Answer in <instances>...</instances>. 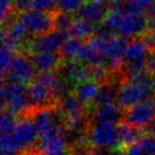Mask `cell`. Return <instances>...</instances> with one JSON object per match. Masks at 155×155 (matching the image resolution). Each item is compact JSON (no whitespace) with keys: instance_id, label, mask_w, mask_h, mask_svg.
<instances>
[{"instance_id":"cell-44","label":"cell","mask_w":155,"mask_h":155,"mask_svg":"<svg viewBox=\"0 0 155 155\" xmlns=\"http://www.w3.org/2000/svg\"><path fill=\"white\" fill-rule=\"evenodd\" d=\"M86 1H92V0H86Z\"/></svg>"},{"instance_id":"cell-15","label":"cell","mask_w":155,"mask_h":155,"mask_svg":"<svg viewBox=\"0 0 155 155\" xmlns=\"http://www.w3.org/2000/svg\"><path fill=\"white\" fill-rule=\"evenodd\" d=\"M27 96L31 105L36 109L47 108L56 99V95L52 93V91L43 82H41L39 78L28 84Z\"/></svg>"},{"instance_id":"cell-18","label":"cell","mask_w":155,"mask_h":155,"mask_svg":"<svg viewBox=\"0 0 155 155\" xmlns=\"http://www.w3.org/2000/svg\"><path fill=\"white\" fill-rule=\"evenodd\" d=\"M33 120L38 127L39 134H41L45 130L50 129L53 126L58 125L59 120H60V114L57 110L52 109L51 107L40 108L35 111Z\"/></svg>"},{"instance_id":"cell-42","label":"cell","mask_w":155,"mask_h":155,"mask_svg":"<svg viewBox=\"0 0 155 155\" xmlns=\"http://www.w3.org/2000/svg\"><path fill=\"white\" fill-rule=\"evenodd\" d=\"M153 86H154V90H155V74L153 75Z\"/></svg>"},{"instance_id":"cell-10","label":"cell","mask_w":155,"mask_h":155,"mask_svg":"<svg viewBox=\"0 0 155 155\" xmlns=\"http://www.w3.org/2000/svg\"><path fill=\"white\" fill-rule=\"evenodd\" d=\"M35 73H36V68L32 58H28L23 53H18L14 57L6 76L8 77V79L26 84V83L33 82Z\"/></svg>"},{"instance_id":"cell-21","label":"cell","mask_w":155,"mask_h":155,"mask_svg":"<svg viewBox=\"0 0 155 155\" xmlns=\"http://www.w3.org/2000/svg\"><path fill=\"white\" fill-rule=\"evenodd\" d=\"M99 83L96 82V79H87L85 82L78 84L75 90V94L78 96V99L82 100L84 103H91L94 102L96 95L100 91Z\"/></svg>"},{"instance_id":"cell-9","label":"cell","mask_w":155,"mask_h":155,"mask_svg":"<svg viewBox=\"0 0 155 155\" xmlns=\"http://www.w3.org/2000/svg\"><path fill=\"white\" fill-rule=\"evenodd\" d=\"M69 36L68 32L53 30L45 34L36 35L30 41L28 49L33 53L38 52H58Z\"/></svg>"},{"instance_id":"cell-26","label":"cell","mask_w":155,"mask_h":155,"mask_svg":"<svg viewBox=\"0 0 155 155\" xmlns=\"http://www.w3.org/2000/svg\"><path fill=\"white\" fill-rule=\"evenodd\" d=\"M117 97V93L114 88L109 85V84H104L101 85L100 91L94 100V103L96 107H101V105H107V104L113 103L114 99Z\"/></svg>"},{"instance_id":"cell-39","label":"cell","mask_w":155,"mask_h":155,"mask_svg":"<svg viewBox=\"0 0 155 155\" xmlns=\"http://www.w3.org/2000/svg\"><path fill=\"white\" fill-rule=\"evenodd\" d=\"M147 41H148V43L151 45L152 48H155V30H153L150 33V35L147 36Z\"/></svg>"},{"instance_id":"cell-27","label":"cell","mask_w":155,"mask_h":155,"mask_svg":"<svg viewBox=\"0 0 155 155\" xmlns=\"http://www.w3.org/2000/svg\"><path fill=\"white\" fill-rule=\"evenodd\" d=\"M17 122L18 120L16 119V114H14V113L9 111H6V110H2L1 118H0L1 135H10V134H13Z\"/></svg>"},{"instance_id":"cell-25","label":"cell","mask_w":155,"mask_h":155,"mask_svg":"<svg viewBox=\"0 0 155 155\" xmlns=\"http://www.w3.org/2000/svg\"><path fill=\"white\" fill-rule=\"evenodd\" d=\"M85 41L76 38H68L65 41V43L62 44L60 50V54L64 58H67L69 60H73V59H77L79 52L82 50L83 44Z\"/></svg>"},{"instance_id":"cell-40","label":"cell","mask_w":155,"mask_h":155,"mask_svg":"<svg viewBox=\"0 0 155 155\" xmlns=\"http://www.w3.org/2000/svg\"><path fill=\"white\" fill-rule=\"evenodd\" d=\"M147 129H148V131H150L151 135L155 136V117H154V119L150 122V125L147 126Z\"/></svg>"},{"instance_id":"cell-35","label":"cell","mask_w":155,"mask_h":155,"mask_svg":"<svg viewBox=\"0 0 155 155\" xmlns=\"http://www.w3.org/2000/svg\"><path fill=\"white\" fill-rule=\"evenodd\" d=\"M124 155H146V154H145V152L143 151L140 145L138 143H136V144L127 146V148L124 152Z\"/></svg>"},{"instance_id":"cell-38","label":"cell","mask_w":155,"mask_h":155,"mask_svg":"<svg viewBox=\"0 0 155 155\" xmlns=\"http://www.w3.org/2000/svg\"><path fill=\"white\" fill-rule=\"evenodd\" d=\"M148 24L151 26L152 28L155 30V5L154 7L150 10V16H148Z\"/></svg>"},{"instance_id":"cell-11","label":"cell","mask_w":155,"mask_h":155,"mask_svg":"<svg viewBox=\"0 0 155 155\" xmlns=\"http://www.w3.org/2000/svg\"><path fill=\"white\" fill-rule=\"evenodd\" d=\"M39 130L34 120L27 118L18 120L13 134H10L14 143L17 145L21 152L32 146L35 140L39 138Z\"/></svg>"},{"instance_id":"cell-29","label":"cell","mask_w":155,"mask_h":155,"mask_svg":"<svg viewBox=\"0 0 155 155\" xmlns=\"http://www.w3.org/2000/svg\"><path fill=\"white\" fill-rule=\"evenodd\" d=\"M73 18L69 14L66 13H58L54 15V30L62 31V32H68L69 27L73 23Z\"/></svg>"},{"instance_id":"cell-36","label":"cell","mask_w":155,"mask_h":155,"mask_svg":"<svg viewBox=\"0 0 155 155\" xmlns=\"http://www.w3.org/2000/svg\"><path fill=\"white\" fill-rule=\"evenodd\" d=\"M146 67H147V70L154 75L155 74V52H152L151 54H150L148 59H147V62H146Z\"/></svg>"},{"instance_id":"cell-23","label":"cell","mask_w":155,"mask_h":155,"mask_svg":"<svg viewBox=\"0 0 155 155\" xmlns=\"http://www.w3.org/2000/svg\"><path fill=\"white\" fill-rule=\"evenodd\" d=\"M121 117H122V111H121L120 107L114 103L96 107L94 114H93L95 122L108 121V122H114L116 124Z\"/></svg>"},{"instance_id":"cell-30","label":"cell","mask_w":155,"mask_h":155,"mask_svg":"<svg viewBox=\"0 0 155 155\" xmlns=\"http://www.w3.org/2000/svg\"><path fill=\"white\" fill-rule=\"evenodd\" d=\"M57 2L58 0H31L30 8L45 13H52V10L57 8Z\"/></svg>"},{"instance_id":"cell-34","label":"cell","mask_w":155,"mask_h":155,"mask_svg":"<svg viewBox=\"0 0 155 155\" xmlns=\"http://www.w3.org/2000/svg\"><path fill=\"white\" fill-rule=\"evenodd\" d=\"M134 6H136L139 10L145 13V10H151L155 5V0H128Z\"/></svg>"},{"instance_id":"cell-16","label":"cell","mask_w":155,"mask_h":155,"mask_svg":"<svg viewBox=\"0 0 155 155\" xmlns=\"http://www.w3.org/2000/svg\"><path fill=\"white\" fill-rule=\"evenodd\" d=\"M109 4L107 0H92L87 1L82 6L77 13L78 17L86 19L92 24H99L104 22L109 13Z\"/></svg>"},{"instance_id":"cell-22","label":"cell","mask_w":155,"mask_h":155,"mask_svg":"<svg viewBox=\"0 0 155 155\" xmlns=\"http://www.w3.org/2000/svg\"><path fill=\"white\" fill-rule=\"evenodd\" d=\"M95 27L96 26L94 24H92L86 19H83L81 17L75 18L68 30L69 36L70 38H76V39L79 40L87 39L91 35L93 36Z\"/></svg>"},{"instance_id":"cell-12","label":"cell","mask_w":155,"mask_h":155,"mask_svg":"<svg viewBox=\"0 0 155 155\" xmlns=\"http://www.w3.org/2000/svg\"><path fill=\"white\" fill-rule=\"evenodd\" d=\"M155 117L154 103L151 101H143L139 103H136L127 108L125 112L126 122L130 125L142 128L145 126H148Z\"/></svg>"},{"instance_id":"cell-3","label":"cell","mask_w":155,"mask_h":155,"mask_svg":"<svg viewBox=\"0 0 155 155\" xmlns=\"http://www.w3.org/2000/svg\"><path fill=\"white\" fill-rule=\"evenodd\" d=\"M1 105L2 110L16 116L25 112L31 105L25 84L12 79L5 81L1 87Z\"/></svg>"},{"instance_id":"cell-7","label":"cell","mask_w":155,"mask_h":155,"mask_svg":"<svg viewBox=\"0 0 155 155\" xmlns=\"http://www.w3.org/2000/svg\"><path fill=\"white\" fill-rule=\"evenodd\" d=\"M88 139L93 146L107 150L119 143V131L114 122L99 121L91 128Z\"/></svg>"},{"instance_id":"cell-31","label":"cell","mask_w":155,"mask_h":155,"mask_svg":"<svg viewBox=\"0 0 155 155\" xmlns=\"http://www.w3.org/2000/svg\"><path fill=\"white\" fill-rule=\"evenodd\" d=\"M14 57V51L10 50L6 47H1V57H0V65H1V75H2V78H5L6 74L8 71L9 67H10V64L13 61Z\"/></svg>"},{"instance_id":"cell-37","label":"cell","mask_w":155,"mask_h":155,"mask_svg":"<svg viewBox=\"0 0 155 155\" xmlns=\"http://www.w3.org/2000/svg\"><path fill=\"white\" fill-rule=\"evenodd\" d=\"M15 8L22 9V10H26L30 8L31 0H13Z\"/></svg>"},{"instance_id":"cell-24","label":"cell","mask_w":155,"mask_h":155,"mask_svg":"<svg viewBox=\"0 0 155 155\" xmlns=\"http://www.w3.org/2000/svg\"><path fill=\"white\" fill-rule=\"evenodd\" d=\"M118 131H119V143L126 146L136 144L143 137L140 128L135 127L128 122H124L118 126Z\"/></svg>"},{"instance_id":"cell-5","label":"cell","mask_w":155,"mask_h":155,"mask_svg":"<svg viewBox=\"0 0 155 155\" xmlns=\"http://www.w3.org/2000/svg\"><path fill=\"white\" fill-rule=\"evenodd\" d=\"M18 19L26 27L27 32L35 36L54 30V15L52 13L30 8L21 13Z\"/></svg>"},{"instance_id":"cell-19","label":"cell","mask_w":155,"mask_h":155,"mask_svg":"<svg viewBox=\"0 0 155 155\" xmlns=\"http://www.w3.org/2000/svg\"><path fill=\"white\" fill-rule=\"evenodd\" d=\"M38 78L52 91V93L56 95V97L65 94L67 88H68L69 81L64 75H60L54 70L41 73Z\"/></svg>"},{"instance_id":"cell-14","label":"cell","mask_w":155,"mask_h":155,"mask_svg":"<svg viewBox=\"0 0 155 155\" xmlns=\"http://www.w3.org/2000/svg\"><path fill=\"white\" fill-rule=\"evenodd\" d=\"M151 48L148 41L143 38H135L129 41L124 56L125 65H146L152 53Z\"/></svg>"},{"instance_id":"cell-1","label":"cell","mask_w":155,"mask_h":155,"mask_svg":"<svg viewBox=\"0 0 155 155\" xmlns=\"http://www.w3.org/2000/svg\"><path fill=\"white\" fill-rule=\"evenodd\" d=\"M116 35L122 38H140L146 32L148 18L143 13H125L109 10L103 22Z\"/></svg>"},{"instance_id":"cell-33","label":"cell","mask_w":155,"mask_h":155,"mask_svg":"<svg viewBox=\"0 0 155 155\" xmlns=\"http://www.w3.org/2000/svg\"><path fill=\"white\" fill-rule=\"evenodd\" d=\"M14 7L15 6H14L13 0H0V16H1V22L4 25L7 21L9 22Z\"/></svg>"},{"instance_id":"cell-4","label":"cell","mask_w":155,"mask_h":155,"mask_svg":"<svg viewBox=\"0 0 155 155\" xmlns=\"http://www.w3.org/2000/svg\"><path fill=\"white\" fill-rule=\"evenodd\" d=\"M40 155H69L68 142L60 124L39 135Z\"/></svg>"},{"instance_id":"cell-41","label":"cell","mask_w":155,"mask_h":155,"mask_svg":"<svg viewBox=\"0 0 155 155\" xmlns=\"http://www.w3.org/2000/svg\"><path fill=\"white\" fill-rule=\"evenodd\" d=\"M21 155H39L38 153H35V152L33 151H28V152H25V153H23V154Z\"/></svg>"},{"instance_id":"cell-20","label":"cell","mask_w":155,"mask_h":155,"mask_svg":"<svg viewBox=\"0 0 155 155\" xmlns=\"http://www.w3.org/2000/svg\"><path fill=\"white\" fill-rule=\"evenodd\" d=\"M61 56L58 52H38L32 57L36 70L40 73L52 71L61 64Z\"/></svg>"},{"instance_id":"cell-6","label":"cell","mask_w":155,"mask_h":155,"mask_svg":"<svg viewBox=\"0 0 155 155\" xmlns=\"http://www.w3.org/2000/svg\"><path fill=\"white\" fill-rule=\"evenodd\" d=\"M86 104L78 99L76 94H66L60 101V110L64 114L67 129L74 130L81 128L85 121Z\"/></svg>"},{"instance_id":"cell-13","label":"cell","mask_w":155,"mask_h":155,"mask_svg":"<svg viewBox=\"0 0 155 155\" xmlns=\"http://www.w3.org/2000/svg\"><path fill=\"white\" fill-rule=\"evenodd\" d=\"M28 34L30 33L27 32L26 27L18 18L16 21H12L8 23V26H4L1 32L2 47L8 48L15 52L24 45Z\"/></svg>"},{"instance_id":"cell-32","label":"cell","mask_w":155,"mask_h":155,"mask_svg":"<svg viewBox=\"0 0 155 155\" xmlns=\"http://www.w3.org/2000/svg\"><path fill=\"white\" fill-rule=\"evenodd\" d=\"M138 144L140 145V147L146 155H155V136H153L151 134L146 135V136H143L139 139Z\"/></svg>"},{"instance_id":"cell-8","label":"cell","mask_w":155,"mask_h":155,"mask_svg":"<svg viewBox=\"0 0 155 155\" xmlns=\"http://www.w3.org/2000/svg\"><path fill=\"white\" fill-rule=\"evenodd\" d=\"M87 41H90L110 62L124 60L126 48L128 44L126 38L119 35H112L108 39H97L95 36H92Z\"/></svg>"},{"instance_id":"cell-43","label":"cell","mask_w":155,"mask_h":155,"mask_svg":"<svg viewBox=\"0 0 155 155\" xmlns=\"http://www.w3.org/2000/svg\"><path fill=\"white\" fill-rule=\"evenodd\" d=\"M153 103H154V108H155V96H154V100H153Z\"/></svg>"},{"instance_id":"cell-17","label":"cell","mask_w":155,"mask_h":155,"mask_svg":"<svg viewBox=\"0 0 155 155\" xmlns=\"http://www.w3.org/2000/svg\"><path fill=\"white\" fill-rule=\"evenodd\" d=\"M69 82H74L76 84L85 82L87 79H92V67L87 64L77 59L67 61L64 66V74H62Z\"/></svg>"},{"instance_id":"cell-2","label":"cell","mask_w":155,"mask_h":155,"mask_svg":"<svg viewBox=\"0 0 155 155\" xmlns=\"http://www.w3.org/2000/svg\"><path fill=\"white\" fill-rule=\"evenodd\" d=\"M153 90V75L147 70L121 84L117 91V101L120 107L129 108L134 104L148 100Z\"/></svg>"},{"instance_id":"cell-28","label":"cell","mask_w":155,"mask_h":155,"mask_svg":"<svg viewBox=\"0 0 155 155\" xmlns=\"http://www.w3.org/2000/svg\"><path fill=\"white\" fill-rule=\"evenodd\" d=\"M83 5H84V0H58L57 8L62 13L71 15L74 13L77 14Z\"/></svg>"}]
</instances>
